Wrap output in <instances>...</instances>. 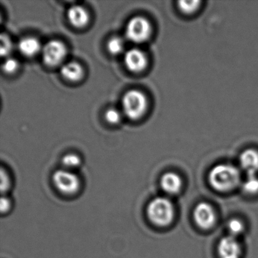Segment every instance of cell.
Segmentation results:
<instances>
[{
  "instance_id": "obj_7",
  "label": "cell",
  "mask_w": 258,
  "mask_h": 258,
  "mask_svg": "<svg viewBox=\"0 0 258 258\" xmlns=\"http://www.w3.org/2000/svg\"><path fill=\"white\" fill-rule=\"evenodd\" d=\"M194 220L196 224L204 229H210L216 222L215 211L208 204H199L194 210Z\"/></svg>"
},
{
  "instance_id": "obj_22",
  "label": "cell",
  "mask_w": 258,
  "mask_h": 258,
  "mask_svg": "<svg viewBox=\"0 0 258 258\" xmlns=\"http://www.w3.org/2000/svg\"><path fill=\"white\" fill-rule=\"evenodd\" d=\"M19 61L14 58H7L2 66L3 70L7 74H13L19 69Z\"/></svg>"
},
{
  "instance_id": "obj_10",
  "label": "cell",
  "mask_w": 258,
  "mask_h": 258,
  "mask_svg": "<svg viewBox=\"0 0 258 258\" xmlns=\"http://www.w3.org/2000/svg\"><path fill=\"white\" fill-rule=\"evenodd\" d=\"M239 164L247 175H256L258 172V151L250 149L243 152L240 155Z\"/></svg>"
},
{
  "instance_id": "obj_13",
  "label": "cell",
  "mask_w": 258,
  "mask_h": 258,
  "mask_svg": "<svg viewBox=\"0 0 258 258\" xmlns=\"http://www.w3.org/2000/svg\"><path fill=\"white\" fill-rule=\"evenodd\" d=\"M40 42L34 37H26L19 42V50L26 57H33L42 51Z\"/></svg>"
},
{
  "instance_id": "obj_23",
  "label": "cell",
  "mask_w": 258,
  "mask_h": 258,
  "mask_svg": "<svg viewBox=\"0 0 258 258\" xmlns=\"http://www.w3.org/2000/svg\"><path fill=\"white\" fill-rule=\"evenodd\" d=\"M10 185H11V182H10V176L7 171L4 169H2L1 170V185L0 186H1L3 196L10 190Z\"/></svg>"
},
{
  "instance_id": "obj_20",
  "label": "cell",
  "mask_w": 258,
  "mask_h": 258,
  "mask_svg": "<svg viewBox=\"0 0 258 258\" xmlns=\"http://www.w3.org/2000/svg\"><path fill=\"white\" fill-rule=\"evenodd\" d=\"M228 228H229L231 235L235 237L242 232V231L244 230V225L239 220L233 219V220H230L229 222Z\"/></svg>"
},
{
  "instance_id": "obj_21",
  "label": "cell",
  "mask_w": 258,
  "mask_h": 258,
  "mask_svg": "<svg viewBox=\"0 0 258 258\" xmlns=\"http://www.w3.org/2000/svg\"><path fill=\"white\" fill-rule=\"evenodd\" d=\"M105 117L108 123H111V124H116L120 122L121 116H120V113L118 110L114 108H110L105 111Z\"/></svg>"
},
{
  "instance_id": "obj_1",
  "label": "cell",
  "mask_w": 258,
  "mask_h": 258,
  "mask_svg": "<svg viewBox=\"0 0 258 258\" xmlns=\"http://www.w3.org/2000/svg\"><path fill=\"white\" fill-rule=\"evenodd\" d=\"M208 179L211 186L215 189L220 191H229L239 184L241 173L232 164H218L211 169Z\"/></svg>"
},
{
  "instance_id": "obj_16",
  "label": "cell",
  "mask_w": 258,
  "mask_h": 258,
  "mask_svg": "<svg viewBox=\"0 0 258 258\" xmlns=\"http://www.w3.org/2000/svg\"><path fill=\"white\" fill-rule=\"evenodd\" d=\"M108 52L111 55H117L123 52L125 49V43L123 39L120 37H114L108 40L107 44Z\"/></svg>"
},
{
  "instance_id": "obj_15",
  "label": "cell",
  "mask_w": 258,
  "mask_h": 258,
  "mask_svg": "<svg viewBox=\"0 0 258 258\" xmlns=\"http://www.w3.org/2000/svg\"><path fill=\"white\" fill-rule=\"evenodd\" d=\"M202 1H179L178 2V9L185 16H193L196 14L201 7Z\"/></svg>"
},
{
  "instance_id": "obj_5",
  "label": "cell",
  "mask_w": 258,
  "mask_h": 258,
  "mask_svg": "<svg viewBox=\"0 0 258 258\" xmlns=\"http://www.w3.org/2000/svg\"><path fill=\"white\" fill-rule=\"evenodd\" d=\"M152 32V26L149 20L142 16H135L128 22L125 34L130 41L143 43L150 38Z\"/></svg>"
},
{
  "instance_id": "obj_8",
  "label": "cell",
  "mask_w": 258,
  "mask_h": 258,
  "mask_svg": "<svg viewBox=\"0 0 258 258\" xmlns=\"http://www.w3.org/2000/svg\"><path fill=\"white\" fill-rule=\"evenodd\" d=\"M123 61L126 69L134 73L143 72L148 64L146 54L137 48H133L125 52Z\"/></svg>"
},
{
  "instance_id": "obj_11",
  "label": "cell",
  "mask_w": 258,
  "mask_h": 258,
  "mask_svg": "<svg viewBox=\"0 0 258 258\" xmlns=\"http://www.w3.org/2000/svg\"><path fill=\"white\" fill-rule=\"evenodd\" d=\"M67 17L71 25L75 28H84L90 22L88 12L81 6L75 5L71 7L68 10Z\"/></svg>"
},
{
  "instance_id": "obj_4",
  "label": "cell",
  "mask_w": 258,
  "mask_h": 258,
  "mask_svg": "<svg viewBox=\"0 0 258 258\" xmlns=\"http://www.w3.org/2000/svg\"><path fill=\"white\" fill-rule=\"evenodd\" d=\"M55 188L66 196L76 195L81 189V182L76 173L67 169L58 170L52 176Z\"/></svg>"
},
{
  "instance_id": "obj_17",
  "label": "cell",
  "mask_w": 258,
  "mask_h": 258,
  "mask_svg": "<svg viewBox=\"0 0 258 258\" xmlns=\"http://www.w3.org/2000/svg\"><path fill=\"white\" fill-rule=\"evenodd\" d=\"M61 161H62L64 169L69 170H75V169L79 167L81 164V158L78 155L72 153L64 155Z\"/></svg>"
},
{
  "instance_id": "obj_9",
  "label": "cell",
  "mask_w": 258,
  "mask_h": 258,
  "mask_svg": "<svg viewBox=\"0 0 258 258\" xmlns=\"http://www.w3.org/2000/svg\"><path fill=\"white\" fill-rule=\"evenodd\" d=\"M218 253L220 258H239L241 247L235 237L229 235L220 240Z\"/></svg>"
},
{
  "instance_id": "obj_12",
  "label": "cell",
  "mask_w": 258,
  "mask_h": 258,
  "mask_svg": "<svg viewBox=\"0 0 258 258\" xmlns=\"http://www.w3.org/2000/svg\"><path fill=\"white\" fill-rule=\"evenodd\" d=\"M161 188L169 195H176L180 191L182 181L180 176L173 172L164 173L160 180Z\"/></svg>"
},
{
  "instance_id": "obj_6",
  "label": "cell",
  "mask_w": 258,
  "mask_h": 258,
  "mask_svg": "<svg viewBox=\"0 0 258 258\" xmlns=\"http://www.w3.org/2000/svg\"><path fill=\"white\" fill-rule=\"evenodd\" d=\"M67 55V48L59 40H50L42 49L43 62L49 67L59 66Z\"/></svg>"
},
{
  "instance_id": "obj_18",
  "label": "cell",
  "mask_w": 258,
  "mask_h": 258,
  "mask_svg": "<svg viewBox=\"0 0 258 258\" xmlns=\"http://www.w3.org/2000/svg\"><path fill=\"white\" fill-rule=\"evenodd\" d=\"M243 189L248 194H256L258 192V177L256 175H247L243 182Z\"/></svg>"
},
{
  "instance_id": "obj_2",
  "label": "cell",
  "mask_w": 258,
  "mask_h": 258,
  "mask_svg": "<svg viewBox=\"0 0 258 258\" xmlns=\"http://www.w3.org/2000/svg\"><path fill=\"white\" fill-rule=\"evenodd\" d=\"M146 215L152 224L164 227L170 225L174 219V206L167 198L157 197L148 205Z\"/></svg>"
},
{
  "instance_id": "obj_24",
  "label": "cell",
  "mask_w": 258,
  "mask_h": 258,
  "mask_svg": "<svg viewBox=\"0 0 258 258\" xmlns=\"http://www.w3.org/2000/svg\"><path fill=\"white\" fill-rule=\"evenodd\" d=\"M0 208H1V212L2 214L9 212L12 208V201L10 198L7 196H2L1 198V202H0Z\"/></svg>"
},
{
  "instance_id": "obj_14",
  "label": "cell",
  "mask_w": 258,
  "mask_h": 258,
  "mask_svg": "<svg viewBox=\"0 0 258 258\" xmlns=\"http://www.w3.org/2000/svg\"><path fill=\"white\" fill-rule=\"evenodd\" d=\"M63 78L72 82L80 81L84 76V69L79 63L70 61L63 64L61 69Z\"/></svg>"
},
{
  "instance_id": "obj_3",
  "label": "cell",
  "mask_w": 258,
  "mask_h": 258,
  "mask_svg": "<svg viewBox=\"0 0 258 258\" xmlns=\"http://www.w3.org/2000/svg\"><path fill=\"white\" fill-rule=\"evenodd\" d=\"M147 99L140 90H129L122 98L123 114L131 120L140 118L147 108Z\"/></svg>"
},
{
  "instance_id": "obj_19",
  "label": "cell",
  "mask_w": 258,
  "mask_h": 258,
  "mask_svg": "<svg viewBox=\"0 0 258 258\" xmlns=\"http://www.w3.org/2000/svg\"><path fill=\"white\" fill-rule=\"evenodd\" d=\"M13 49V43L9 36L6 34L1 35V46H0V52L2 56H8Z\"/></svg>"
}]
</instances>
